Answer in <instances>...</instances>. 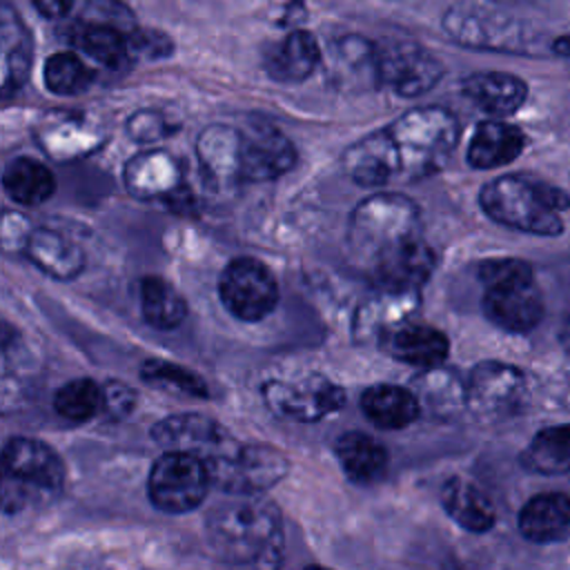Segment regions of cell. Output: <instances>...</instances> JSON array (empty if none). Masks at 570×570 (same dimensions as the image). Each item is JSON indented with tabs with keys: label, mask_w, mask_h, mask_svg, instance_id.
Masks as SVG:
<instances>
[{
	"label": "cell",
	"mask_w": 570,
	"mask_h": 570,
	"mask_svg": "<svg viewBox=\"0 0 570 570\" xmlns=\"http://www.w3.org/2000/svg\"><path fill=\"white\" fill-rule=\"evenodd\" d=\"M459 134V120L445 107H414L350 145L341 156V167L363 187L428 178L448 163Z\"/></svg>",
	"instance_id": "obj_1"
},
{
	"label": "cell",
	"mask_w": 570,
	"mask_h": 570,
	"mask_svg": "<svg viewBox=\"0 0 570 570\" xmlns=\"http://www.w3.org/2000/svg\"><path fill=\"white\" fill-rule=\"evenodd\" d=\"M421 238V212L401 194H376L354 207L347 220V249L370 276Z\"/></svg>",
	"instance_id": "obj_2"
},
{
	"label": "cell",
	"mask_w": 570,
	"mask_h": 570,
	"mask_svg": "<svg viewBox=\"0 0 570 570\" xmlns=\"http://www.w3.org/2000/svg\"><path fill=\"white\" fill-rule=\"evenodd\" d=\"M256 497L238 494L207 514V541L229 563L272 566L281 554V512L274 503Z\"/></svg>",
	"instance_id": "obj_3"
},
{
	"label": "cell",
	"mask_w": 570,
	"mask_h": 570,
	"mask_svg": "<svg viewBox=\"0 0 570 570\" xmlns=\"http://www.w3.org/2000/svg\"><path fill=\"white\" fill-rule=\"evenodd\" d=\"M479 203L499 225L537 236L561 234L563 214L570 209L566 191L525 174H505L485 183Z\"/></svg>",
	"instance_id": "obj_4"
},
{
	"label": "cell",
	"mask_w": 570,
	"mask_h": 570,
	"mask_svg": "<svg viewBox=\"0 0 570 570\" xmlns=\"http://www.w3.org/2000/svg\"><path fill=\"white\" fill-rule=\"evenodd\" d=\"M443 31L461 47L497 53L537 56L539 33L521 18L479 2H456L441 18Z\"/></svg>",
	"instance_id": "obj_5"
},
{
	"label": "cell",
	"mask_w": 570,
	"mask_h": 570,
	"mask_svg": "<svg viewBox=\"0 0 570 570\" xmlns=\"http://www.w3.org/2000/svg\"><path fill=\"white\" fill-rule=\"evenodd\" d=\"M2 510H22L38 492L56 494L65 481L60 456L42 441L11 436L2 448Z\"/></svg>",
	"instance_id": "obj_6"
},
{
	"label": "cell",
	"mask_w": 570,
	"mask_h": 570,
	"mask_svg": "<svg viewBox=\"0 0 570 570\" xmlns=\"http://www.w3.org/2000/svg\"><path fill=\"white\" fill-rule=\"evenodd\" d=\"M207 468L212 485L238 497L261 494L276 485L289 472V461L269 443H234L229 450L207 461Z\"/></svg>",
	"instance_id": "obj_7"
},
{
	"label": "cell",
	"mask_w": 570,
	"mask_h": 570,
	"mask_svg": "<svg viewBox=\"0 0 570 570\" xmlns=\"http://www.w3.org/2000/svg\"><path fill=\"white\" fill-rule=\"evenodd\" d=\"M209 485V468L200 456L167 450L149 470L147 492L158 510L183 514L203 503Z\"/></svg>",
	"instance_id": "obj_8"
},
{
	"label": "cell",
	"mask_w": 570,
	"mask_h": 570,
	"mask_svg": "<svg viewBox=\"0 0 570 570\" xmlns=\"http://www.w3.org/2000/svg\"><path fill=\"white\" fill-rule=\"evenodd\" d=\"M263 401L272 414L294 421L314 423L345 405V390L323 374H301L296 379H272L263 385Z\"/></svg>",
	"instance_id": "obj_9"
},
{
	"label": "cell",
	"mask_w": 570,
	"mask_h": 570,
	"mask_svg": "<svg viewBox=\"0 0 570 570\" xmlns=\"http://www.w3.org/2000/svg\"><path fill=\"white\" fill-rule=\"evenodd\" d=\"M218 294L225 309L245 323H258L278 303V283L272 269L252 256H238L220 274Z\"/></svg>",
	"instance_id": "obj_10"
},
{
	"label": "cell",
	"mask_w": 570,
	"mask_h": 570,
	"mask_svg": "<svg viewBox=\"0 0 570 570\" xmlns=\"http://www.w3.org/2000/svg\"><path fill=\"white\" fill-rule=\"evenodd\" d=\"M528 401L525 374L508 363L483 361L472 367L465 383L468 407L485 421L512 416Z\"/></svg>",
	"instance_id": "obj_11"
},
{
	"label": "cell",
	"mask_w": 570,
	"mask_h": 570,
	"mask_svg": "<svg viewBox=\"0 0 570 570\" xmlns=\"http://www.w3.org/2000/svg\"><path fill=\"white\" fill-rule=\"evenodd\" d=\"M379 47V76L403 98H416L430 91L443 76L441 60L412 40H390Z\"/></svg>",
	"instance_id": "obj_12"
},
{
	"label": "cell",
	"mask_w": 570,
	"mask_h": 570,
	"mask_svg": "<svg viewBox=\"0 0 570 570\" xmlns=\"http://www.w3.org/2000/svg\"><path fill=\"white\" fill-rule=\"evenodd\" d=\"M296 165V147L269 122H254L240 129V176L243 180H274Z\"/></svg>",
	"instance_id": "obj_13"
},
{
	"label": "cell",
	"mask_w": 570,
	"mask_h": 570,
	"mask_svg": "<svg viewBox=\"0 0 570 570\" xmlns=\"http://www.w3.org/2000/svg\"><path fill=\"white\" fill-rule=\"evenodd\" d=\"M151 439L165 450L189 452L205 463L229 450L236 441L209 416L203 414H174L151 428Z\"/></svg>",
	"instance_id": "obj_14"
},
{
	"label": "cell",
	"mask_w": 570,
	"mask_h": 570,
	"mask_svg": "<svg viewBox=\"0 0 570 570\" xmlns=\"http://www.w3.org/2000/svg\"><path fill=\"white\" fill-rule=\"evenodd\" d=\"M421 305L419 289H387L374 292L356 307L352 318V336L358 343L381 341L390 330L410 321Z\"/></svg>",
	"instance_id": "obj_15"
},
{
	"label": "cell",
	"mask_w": 570,
	"mask_h": 570,
	"mask_svg": "<svg viewBox=\"0 0 570 570\" xmlns=\"http://www.w3.org/2000/svg\"><path fill=\"white\" fill-rule=\"evenodd\" d=\"M485 316L505 332H530L543 316V298L534 278L485 287Z\"/></svg>",
	"instance_id": "obj_16"
},
{
	"label": "cell",
	"mask_w": 570,
	"mask_h": 570,
	"mask_svg": "<svg viewBox=\"0 0 570 570\" xmlns=\"http://www.w3.org/2000/svg\"><path fill=\"white\" fill-rule=\"evenodd\" d=\"M327 73L330 80L343 89L358 91L372 85H381L376 42L358 33L336 38L327 51Z\"/></svg>",
	"instance_id": "obj_17"
},
{
	"label": "cell",
	"mask_w": 570,
	"mask_h": 570,
	"mask_svg": "<svg viewBox=\"0 0 570 570\" xmlns=\"http://www.w3.org/2000/svg\"><path fill=\"white\" fill-rule=\"evenodd\" d=\"M323 62L316 36L303 27H294L281 40L265 49L263 67L276 82H303Z\"/></svg>",
	"instance_id": "obj_18"
},
{
	"label": "cell",
	"mask_w": 570,
	"mask_h": 570,
	"mask_svg": "<svg viewBox=\"0 0 570 570\" xmlns=\"http://www.w3.org/2000/svg\"><path fill=\"white\" fill-rule=\"evenodd\" d=\"M379 347L407 365H416L423 370L430 367H439L450 352V341L448 336L425 323H416V321H405L401 325H396L394 330H390L381 341Z\"/></svg>",
	"instance_id": "obj_19"
},
{
	"label": "cell",
	"mask_w": 570,
	"mask_h": 570,
	"mask_svg": "<svg viewBox=\"0 0 570 570\" xmlns=\"http://www.w3.org/2000/svg\"><path fill=\"white\" fill-rule=\"evenodd\" d=\"M200 169L209 185L227 189L243 180L240 176V129L227 125H209L196 140Z\"/></svg>",
	"instance_id": "obj_20"
},
{
	"label": "cell",
	"mask_w": 570,
	"mask_h": 570,
	"mask_svg": "<svg viewBox=\"0 0 570 570\" xmlns=\"http://www.w3.org/2000/svg\"><path fill=\"white\" fill-rule=\"evenodd\" d=\"M122 180L131 196L140 200H163L183 183V174L178 160L171 154L163 149H149L134 156L125 165Z\"/></svg>",
	"instance_id": "obj_21"
},
{
	"label": "cell",
	"mask_w": 570,
	"mask_h": 570,
	"mask_svg": "<svg viewBox=\"0 0 570 570\" xmlns=\"http://www.w3.org/2000/svg\"><path fill=\"white\" fill-rule=\"evenodd\" d=\"M461 91L470 102L494 118L519 111L528 98V85L519 76L505 71L470 73L463 78Z\"/></svg>",
	"instance_id": "obj_22"
},
{
	"label": "cell",
	"mask_w": 570,
	"mask_h": 570,
	"mask_svg": "<svg viewBox=\"0 0 570 570\" xmlns=\"http://www.w3.org/2000/svg\"><path fill=\"white\" fill-rule=\"evenodd\" d=\"M0 42H2V96H13L29 78L33 62V40L20 16L9 2L0 11Z\"/></svg>",
	"instance_id": "obj_23"
},
{
	"label": "cell",
	"mask_w": 570,
	"mask_h": 570,
	"mask_svg": "<svg viewBox=\"0 0 570 570\" xmlns=\"http://www.w3.org/2000/svg\"><path fill=\"white\" fill-rule=\"evenodd\" d=\"M519 530L532 543L570 539V494L546 492L532 497L519 512Z\"/></svg>",
	"instance_id": "obj_24"
},
{
	"label": "cell",
	"mask_w": 570,
	"mask_h": 570,
	"mask_svg": "<svg viewBox=\"0 0 570 570\" xmlns=\"http://www.w3.org/2000/svg\"><path fill=\"white\" fill-rule=\"evenodd\" d=\"M69 42L80 53L109 69H122L134 56L129 45V31L98 20L78 18L69 27Z\"/></svg>",
	"instance_id": "obj_25"
},
{
	"label": "cell",
	"mask_w": 570,
	"mask_h": 570,
	"mask_svg": "<svg viewBox=\"0 0 570 570\" xmlns=\"http://www.w3.org/2000/svg\"><path fill=\"white\" fill-rule=\"evenodd\" d=\"M525 134L510 122L499 118L483 120L476 125L470 145H468V163L474 169H494L512 163L525 149Z\"/></svg>",
	"instance_id": "obj_26"
},
{
	"label": "cell",
	"mask_w": 570,
	"mask_h": 570,
	"mask_svg": "<svg viewBox=\"0 0 570 570\" xmlns=\"http://www.w3.org/2000/svg\"><path fill=\"white\" fill-rule=\"evenodd\" d=\"M22 252L36 267L60 281H71L85 269V252L71 238L47 227L31 229Z\"/></svg>",
	"instance_id": "obj_27"
},
{
	"label": "cell",
	"mask_w": 570,
	"mask_h": 570,
	"mask_svg": "<svg viewBox=\"0 0 570 570\" xmlns=\"http://www.w3.org/2000/svg\"><path fill=\"white\" fill-rule=\"evenodd\" d=\"M363 414L370 423L383 430H403L421 416V401L412 387L372 385L361 396Z\"/></svg>",
	"instance_id": "obj_28"
},
{
	"label": "cell",
	"mask_w": 570,
	"mask_h": 570,
	"mask_svg": "<svg viewBox=\"0 0 570 570\" xmlns=\"http://www.w3.org/2000/svg\"><path fill=\"white\" fill-rule=\"evenodd\" d=\"M441 503L445 512L456 521L463 530L481 534L488 532L494 521L497 512L492 501L485 497L483 490H479L474 483L465 479H450L441 490Z\"/></svg>",
	"instance_id": "obj_29"
},
{
	"label": "cell",
	"mask_w": 570,
	"mask_h": 570,
	"mask_svg": "<svg viewBox=\"0 0 570 570\" xmlns=\"http://www.w3.org/2000/svg\"><path fill=\"white\" fill-rule=\"evenodd\" d=\"M334 452L343 472L354 483H372L383 476L387 468V450L376 439L363 432H345L336 439Z\"/></svg>",
	"instance_id": "obj_30"
},
{
	"label": "cell",
	"mask_w": 570,
	"mask_h": 570,
	"mask_svg": "<svg viewBox=\"0 0 570 570\" xmlns=\"http://www.w3.org/2000/svg\"><path fill=\"white\" fill-rule=\"evenodd\" d=\"M2 187L7 196L18 205L33 207L53 196L56 178L47 165L33 158L20 156L7 163L2 171Z\"/></svg>",
	"instance_id": "obj_31"
},
{
	"label": "cell",
	"mask_w": 570,
	"mask_h": 570,
	"mask_svg": "<svg viewBox=\"0 0 570 570\" xmlns=\"http://www.w3.org/2000/svg\"><path fill=\"white\" fill-rule=\"evenodd\" d=\"M521 465L534 474H570V423L541 428L523 450Z\"/></svg>",
	"instance_id": "obj_32"
},
{
	"label": "cell",
	"mask_w": 570,
	"mask_h": 570,
	"mask_svg": "<svg viewBox=\"0 0 570 570\" xmlns=\"http://www.w3.org/2000/svg\"><path fill=\"white\" fill-rule=\"evenodd\" d=\"M140 314L156 330H174L187 316L185 298L160 276H145L138 285Z\"/></svg>",
	"instance_id": "obj_33"
},
{
	"label": "cell",
	"mask_w": 570,
	"mask_h": 570,
	"mask_svg": "<svg viewBox=\"0 0 570 570\" xmlns=\"http://www.w3.org/2000/svg\"><path fill=\"white\" fill-rule=\"evenodd\" d=\"M45 87L56 96L85 94L94 82V69L73 51H58L45 60Z\"/></svg>",
	"instance_id": "obj_34"
},
{
	"label": "cell",
	"mask_w": 570,
	"mask_h": 570,
	"mask_svg": "<svg viewBox=\"0 0 570 570\" xmlns=\"http://www.w3.org/2000/svg\"><path fill=\"white\" fill-rule=\"evenodd\" d=\"M414 394L421 401V410L428 407L432 412L445 414L465 403V385L452 374L436 367H430L414 381Z\"/></svg>",
	"instance_id": "obj_35"
},
{
	"label": "cell",
	"mask_w": 570,
	"mask_h": 570,
	"mask_svg": "<svg viewBox=\"0 0 570 570\" xmlns=\"http://www.w3.org/2000/svg\"><path fill=\"white\" fill-rule=\"evenodd\" d=\"M53 410L71 423H85L102 412V387L89 379H73L53 394Z\"/></svg>",
	"instance_id": "obj_36"
},
{
	"label": "cell",
	"mask_w": 570,
	"mask_h": 570,
	"mask_svg": "<svg viewBox=\"0 0 570 570\" xmlns=\"http://www.w3.org/2000/svg\"><path fill=\"white\" fill-rule=\"evenodd\" d=\"M140 376L154 385V387H165V390H176V392H183V394H189V396H198V399H207L209 392H207V385L205 381L183 367V365H176V363H169V361H160V358H147L140 367Z\"/></svg>",
	"instance_id": "obj_37"
},
{
	"label": "cell",
	"mask_w": 570,
	"mask_h": 570,
	"mask_svg": "<svg viewBox=\"0 0 570 570\" xmlns=\"http://www.w3.org/2000/svg\"><path fill=\"white\" fill-rule=\"evenodd\" d=\"M80 18L107 22V24L120 27V29H125L129 33L138 27L134 11L125 2H120V0H85Z\"/></svg>",
	"instance_id": "obj_38"
},
{
	"label": "cell",
	"mask_w": 570,
	"mask_h": 570,
	"mask_svg": "<svg viewBox=\"0 0 570 570\" xmlns=\"http://www.w3.org/2000/svg\"><path fill=\"white\" fill-rule=\"evenodd\" d=\"M176 129L174 122H169L160 111L156 109H140L136 114H131V118L127 120V134L136 140V142H154L160 140L165 136H169Z\"/></svg>",
	"instance_id": "obj_39"
},
{
	"label": "cell",
	"mask_w": 570,
	"mask_h": 570,
	"mask_svg": "<svg viewBox=\"0 0 570 570\" xmlns=\"http://www.w3.org/2000/svg\"><path fill=\"white\" fill-rule=\"evenodd\" d=\"M479 278L485 287H490V285H501V283L534 278V274H532V267L525 261L490 258V261H483L479 265Z\"/></svg>",
	"instance_id": "obj_40"
},
{
	"label": "cell",
	"mask_w": 570,
	"mask_h": 570,
	"mask_svg": "<svg viewBox=\"0 0 570 570\" xmlns=\"http://www.w3.org/2000/svg\"><path fill=\"white\" fill-rule=\"evenodd\" d=\"M129 45L134 56H145L151 60L167 58L174 53V42L165 31L149 29V27H136L129 33Z\"/></svg>",
	"instance_id": "obj_41"
},
{
	"label": "cell",
	"mask_w": 570,
	"mask_h": 570,
	"mask_svg": "<svg viewBox=\"0 0 570 570\" xmlns=\"http://www.w3.org/2000/svg\"><path fill=\"white\" fill-rule=\"evenodd\" d=\"M136 405V392L122 381H107L102 385V416L109 421H122Z\"/></svg>",
	"instance_id": "obj_42"
},
{
	"label": "cell",
	"mask_w": 570,
	"mask_h": 570,
	"mask_svg": "<svg viewBox=\"0 0 570 570\" xmlns=\"http://www.w3.org/2000/svg\"><path fill=\"white\" fill-rule=\"evenodd\" d=\"M163 203L174 214H194L196 212V196L185 183H180L171 194H167L163 198Z\"/></svg>",
	"instance_id": "obj_43"
},
{
	"label": "cell",
	"mask_w": 570,
	"mask_h": 570,
	"mask_svg": "<svg viewBox=\"0 0 570 570\" xmlns=\"http://www.w3.org/2000/svg\"><path fill=\"white\" fill-rule=\"evenodd\" d=\"M31 4L47 20H62L73 9V0H31Z\"/></svg>",
	"instance_id": "obj_44"
},
{
	"label": "cell",
	"mask_w": 570,
	"mask_h": 570,
	"mask_svg": "<svg viewBox=\"0 0 570 570\" xmlns=\"http://www.w3.org/2000/svg\"><path fill=\"white\" fill-rule=\"evenodd\" d=\"M550 49H552L559 58H563V60L570 62V33H563V36L554 38L552 45H550Z\"/></svg>",
	"instance_id": "obj_45"
},
{
	"label": "cell",
	"mask_w": 570,
	"mask_h": 570,
	"mask_svg": "<svg viewBox=\"0 0 570 570\" xmlns=\"http://www.w3.org/2000/svg\"><path fill=\"white\" fill-rule=\"evenodd\" d=\"M559 343L561 347L570 354V314L566 316V321L561 323V330H559Z\"/></svg>",
	"instance_id": "obj_46"
},
{
	"label": "cell",
	"mask_w": 570,
	"mask_h": 570,
	"mask_svg": "<svg viewBox=\"0 0 570 570\" xmlns=\"http://www.w3.org/2000/svg\"><path fill=\"white\" fill-rule=\"evenodd\" d=\"M494 4H508V2H521V0H490Z\"/></svg>",
	"instance_id": "obj_47"
}]
</instances>
